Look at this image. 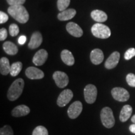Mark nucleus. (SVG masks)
Masks as SVG:
<instances>
[{
    "label": "nucleus",
    "mask_w": 135,
    "mask_h": 135,
    "mask_svg": "<svg viewBox=\"0 0 135 135\" xmlns=\"http://www.w3.org/2000/svg\"><path fill=\"white\" fill-rule=\"evenodd\" d=\"M32 135H48V131L45 126H38L34 129Z\"/></svg>",
    "instance_id": "b1692460"
},
{
    "label": "nucleus",
    "mask_w": 135,
    "mask_h": 135,
    "mask_svg": "<svg viewBox=\"0 0 135 135\" xmlns=\"http://www.w3.org/2000/svg\"><path fill=\"white\" fill-rule=\"evenodd\" d=\"M23 65L21 62L18 61L15 62L11 65V71H10V75L12 76H16L21 71Z\"/></svg>",
    "instance_id": "5701e85b"
},
{
    "label": "nucleus",
    "mask_w": 135,
    "mask_h": 135,
    "mask_svg": "<svg viewBox=\"0 0 135 135\" xmlns=\"http://www.w3.org/2000/svg\"><path fill=\"white\" fill-rule=\"evenodd\" d=\"M11 65L8 58L3 57L0 60V72L3 75H7L10 73Z\"/></svg>",
    "instance_id": "412c9836"
},
{
    "label": "nucleus",
    "mask_w": 135,
    "mask_h": 135,
    "mask_svg": "<svg viewBox=\"0 0 135 135\" xmlns=\"http://www.w3.org/2000/svg\"><path fill=\"white\" fill-rule=\"evenodd\" d=\"M0 135H13L12 128L8 125H5L0 129Z\"/></svg>",
    "instance_id": "bb28decb"
},
{
    "label": "nucleus",
    "mask_w": 135,
    "mask_h": 135,
    "mask_svg": "<svg viewBox=\"0 0 135 135\" xmlns=\"http://www.w3.org/2000/svg\"><path fill=\"white\" fill-rule=\"evenodd\" d=\"M53 79L58 86L60 88H63L66 86L69 83L68 76L65 73L62 71H56L53 75Z\"/></svg>",
    "instance_id": "0eeeda50"
},
{
    "label": "nucleus",
    "mask_w": 135,
    "mask_h": 135,
    "mask_svg": "<svg viewBox=\"0 0 135 135\" xmlns=\"http://www.w3.org/2000/svg\"><path fill=\"white\" fill-rule=\"evenodd\" d=\"M126 81L128 85L131 87H135V75L133 73H129L126 76Z\"/></svg>",
    "instance_id": "c85d7f7f"
},
{
    "label": "nucleus",
    "mask_w": 135,
    "mask_h": 135,
    "mask_svg": "<svg viewBox=\"0 0 135 135\" xmlns=\"http://www.w3.org/2000/svg\"><path fill=\"white\" fill-rule=\"evenodd\" d=\"M19 27L16 24H11L9 27V33L11 36H16L19 33Z\"/></svg>",
    "instance_id": "a878e982"
},
{
    "label": "nucleus",
    "mask_w": 135,
    "mask_h": 135,
    "mask_svg": "<svg viewBox=\"0 0 135 135\" xmlns=\"http://www.w3.org/2000/svg\"><path fill=\"white\" fill-rule=\"evenodd\" d=\"M131 121H132L134 124H135V114L134 115H133V117L131 118Z\"/></svg>",
    "instance_id": "f704fd0d"
},
{
    "label": "nucleus",
    "mask_w": 135,
    "mask_h": 135,
    "mask_svg": "<svg viewBox=\"0 0 135 135\" xmlns=\"http://www.w3.org/2000/svg\"><path fill=\"white\" fill-rule=\"evenodd\" d=\"M61 60L66 65L72 66L75 63V58L72 53L68 50H64L61 53Z\"/></svg>",
    "instance_id": "f3484780"
},
{
    "label": "nucleus",
    "mask_w": 135,
    "mask_h": 135,
    "mask_svg": "<svg viewBox=\"0 0 135 135\" xmlns=\"http://www.w3.org/2000/svg\"><path fill=\"white\" fill-rule=\"evenodd\" d=\"M26 41V37L24 36V35H22V36H21L19 38H18V43L21 45H24Z\"/></svg>",
    "instance_id": "473e14b6"
},
{
    "label": "nucleus",
    "mask_w": 135,
    "mask_h": 135,
    "mask_svg": "<svg viewBox=\"0 0 135 135\" xmlns=\"http://www.w3.org/2000/svg\"><path fill=\"white\" fill-rule=\"evenodd\" d=\"M8 36V32L5 28H1L0 30V40L3 41V40H6V38Z\"/></svg>",
    "instance_id": "7c9ffc66"
},
{
    "label": "nucleus",
    "mask_w": 135,
    "mask_h": 135,
    "mask_svg": "<svg viewBox=\"0 0 135 135\" xmlns=\"http://www.w3.org/2000/svg\"><path fill=\"white\" fill-rule=\"evenodd\" d=\"M3 50L8 55H15L18 53V49L14 43L11 41H6L3 44Z\"/></svg>",
    "instance_id": "4be33fe9"
},
{
    "label": "nucleus",
    "mask_w": 135,
    "mask_h": 135,
    "mask_svg": "<svg viewBox=\"0 0 135 135\" xmlns=\"http://www.w3.org/2000/svg\"><path fill=\"white\" fill-rule=\"evenodd\" d=\"M70 3V0H58L57 6L60 11H65L68 7Z\"/></svg>",
    "instance_id": "393cba45"
},
{
    "label": "nucleus",
    "mask_w": 135,
    "mask_h": 135,
    "mask_svg": "<svg viewBox=\"0 0 135 135\" xmlns=\"http://www.w3.org/2000/svg\"><path fill=\"white\" fill-rule=\"evenodd\" d=\"M83 110V104L80 101H75L68 109V114L71 119H75L81 114Z\"/></svg>",
    "instance_id": "1a4fd4ad"
},
{
    "label": "nucleus",
    "mask_w": 135,
    "mask_h": 135,
    "mask_svg": "<svg viewBox=\"0 0 135 135\" xmlns=\"http://www.w3.org/2000/svg\"><path fill=\"white\" fill-rule=\"evenodd\" d=\"M93 35L98 38L106 39L111 36V30L109 27L101 23H96L91 28Z\"/></svg>",
    "instance_id": "20e7f679"
},
{
    "label": "nucleus",
    "mask_w": 135,
    "mask_h": 135,
    "mask_svg": "<svg viewBox=\"0 0 135 135\" xmlns=\"http://www.w3.org/2000/svg\"><path fill=\"white\" fill-rule=\"evenodd\" d=\"M133 108L129 104L124 105L121 109L120 114H119V119L121 122H125L130 118L132 114Z\"/></svg>",
    "instance_id": "a211bd4d"
},
{
    "label": "nucleus",
    "mask_w": 135,
    "mask_h": 135,
    "mask_svg": "<svg viewBox=\"0 0 135 135\" xmlns=\"http://www.w3.org/2000/svg\"><path fill=\"white\" fill-rule=\"evenodd\" d=\"M26 0H6L8 4L10 6L13 5H18V4H24Z\"/></svg>",
    "instance_id": "c756f323"
},
{
    "label": "nucleus",
    "mask_w": 135,
    "mask_h": 135,
    "mask_svg": "<svg viewBox=\"0 0 135 135\" xmlns=\"http://www.w3.org/2000/svg\"><path fill=\"white\" fill-rule=\"evenodd\" d=\"M73 97V93L70 89H67L61 93L57 99V104L60 107L65 106L70 103Z\"/></svg>",
    "instance_id": "6e6552de"
},
{
    "label": "nucleus",
    "mask_w": 135,
    "mask_h": 135,
    "mask_svg": "<svg viewBox=\"0 0 135 135\" xmlns=\"http://www.w3.org/2000/svg\"><path fill=\"white\" fill-rule=\"evenodd\" d=\"M76 14V11L75 9H68L61 11L58 15V18L60 21H67L72 19Z\"/></svg>",
    "instance_id": "6ab92c4d"
},
{
    "label": "nucleus",
    "mask_w": 135,
    "mask_h": 135,
    "mask_svg": "<svg viewBox=\"0 0 135 135\" xmlns=\"http://www.w3.org/2000/svg\"><path fill=\"white\" fill-rule=\"evenodd\" d=\"M9 15L20 23H26L29 20V14L22 4L10 6L8 9Z\"/></svg>",
    "instance_id": "f257e3e1"
},
{
    "label": "nucleus",
    "mask_w": 135,
    "mask_h": 135,
    "mask_svg": "<svg viewBox=\"0 0 135 135\" xmlns=\"http://www.w3.org/2000/svg\"><path fill=\"white\" fill-rule=\"evenodd\" d=\"M84 97L88 103L93 104L97 97V88L93 84H88L84 89Z\"/></svg>",
    "instance_id": "39448f33"
},
{
    "label": "nucleus",
    "mask_w": 135,
    "mask_h": 135,
    "mask_svg": "<svg viewBox=\"0 0 135 135\" xmlns=\"http://www.w3.org/2000/svg\"><path fill=\"white\" fill-rule=\"evenodd\" d=\"M30 109L29 107L24 104L20 105L15 107L13 109L11 114L15 117H21V116H25L30 113Z\"/></svg>",
    "instance_id": "dca6fc26"
},
{
    "label": "nucleus",
    "mask_w": 135,
    "mask_h": 135,
    "mask_svg": "<svg viewBox=\"0 0 135 135\" xmlns=\"http://www.w3.org/2000/svg\"><path fill=\"white\" fill-rule=\"evenodd\" d=\"M8 20V16L6 13L1 11L0 12V23L3 24V23H6Z\"/></svg>",
    "instance_id": "2f4dec72"
},
{
    "label": "nucleus",
    "mask_w": 135,
    "mask_h": 135,
    "mask_svg": "<svg viewBox=\"0 0 135 135\" xmlns=\"http://www.w3.org/2000/svg\"><path fill=\"white\" fill-rule=\"evenodd\" d=\"M42 41H43V38H42L41 34L38 31L35 32L32 35L30 39L28 47L30 49H36L41 45Z\"/></svg>",
    "instance_id": "4468645a"
},
{
    "label": "nucleus",
    "mask_w": 135,
    "mask_h": 135,
    "mask_svg": "<svg viewBox=\"0 0 135 135\" xmlns=\"http://www.w3.org/2000/svg\"><path fill=\"white\" fill-rule=\"evenodd\" d=\"M48 52L44 49L36 52L33 58V62L36 66H41L46 62L48 58Z\"/></svg>",
    "instance_id": "9d476101"
},
{
    "label": "nucleus",
    "mask_w": 135,
    "mask_h": 135,
    "mask_svg": "<svg viewBox=\"0 0 135 135\" xmlns=\"http://www.w3.org/2000/svg\"><path fill=\"white\" fill-rule=\"evenodd\" d=\"M119 58H120V54L119 52H113L106 60L105 63H104L106 68L111 70V69L115 68L119 63Z\"/></svg>",
    "instance_id": "9b49d317"
},
{
    "label": "nucleus",
    "mask_w": 135,
    "mask_h": 135,
    "mask_svg": "<svg viewBox=\"0 0 135 135\" xmlns=\"http://www.w3.org/2000/svg\"><path fill=\"white\" fill-rule=\"evenodd\" d=\"M66 30L72 36L80 38L82 36L83 31L81 27L73 22H70L66 25Z\"/></svg>",
    "instance_id": "ddd939ff"
},
{
    "label": "nucleus",
    "mask_w": 135,
    "mask_h": 135,
    "mask_svg": "<svg viewBox=\"0 0 135 135\" xmlns=\"http://www.w3.org/2000/svg\"><path fill=\"white\" fill-rule=\"evenodd\" d=\"M91 16L93 20L99 23L106 21V20L108 19V16L106 14V13L98 9L93 11L91 13Z\"/></svg>",
    "instance_id": "aec40b11"
},
{
    "label": "nucleus",
    "mask_w": 135,
    "mask_h": 135,
    "mask_svg": "<svg viewBox=\"0 0 135 135\" xmlns=\"http://www.w3.org/2000/svg\"><path fill=\"white\" fill-rule=\"evenodd\" d=\"M135 56V48H131L128 49L124 53V58L126 60H129L131 59L133 57H134Z\"/></svg>",
    "instance_id": "cd10ccee"
},
{
    "label": "nucleus",
    "mask_w": 135,
    "mask_h": 135,
    "mask_svg": "<svg viewBox=\"0 0 135 135\" xmlns=\"http://www.w3.org/2000/svg\"><path fill=\"white\" fill-rule=\"evenodd\" d=\"M26 75L31 80H40L44 77V73L35 67H29L26 70Z\"/></svg>",
    "instance_id": "f8f14e48"
},
{
    "label": "nucleus",
    "mask_w": 135,
    "mask_h": 135,
    "mask_svg": "<svg viewBox=\"0 0 135 135\" xmlns=\"http://www.w3.org/2000/svg\"><path fill=\"white\" fill-rule=\"evenodd\" d=\"M111 94L113 98L120 102H125L129 98V93L126 89L123 88L116 87L111 90Z\"/></svg>",
    "instance_id": "423d86ee"
},
{
    "label": "nucleus",
    "mask_w": 135,
    "mask_h": 135,
    "mask_svg": "<svg viewBox=\"0 0 135 135\" xmlns=\"http://www.w3.org/2000/svg\"><path fill=\"white\" fill-rule=\"evenodd\" d=\"M101 120L103 125L107 128L113 127L115 124V119L112 109L109 107H104L101 111Z\"/></svg>",
    "instance_id": "7ed1b4c3"
},
{
    "label": "nucleus",
    "mask_w": 135,
    "mask_h": 135,
    "mask_svg": "<svg viewBox=\"0 0 135 135\" xmlns=\"http://www.w3.org/2000/svg\"><path fill=\"white\" fill-rule=\"evenodd\" d=\"M129 129L131 133H134V134H135V124L133 123V124H131V125L129 126Z\"/></svg>",
    "instance_id": "72a5a7b5"
},
{
    "label": "nucleus",
    "mask_w": 135,
    "mask_h": 135,
    "mask_svg": "<svg viewBox=\"0 0 135 135\" xmlns=\"http://www.w3.org/2000/svg\"><path fill=\"white\" fill-rule=\"evenodd\" d=\"M25 82L21 78H18L13 83L8 91L7 97L10 101H15L22 94L24 88Z\"/></svg>",
    "instance_id": "f03ea898"
},
{
    "label": "nucleus",
    "mask_w": 135,
    "mask_h": 135,
    "mask_svg": "<svg viewBox=\"0 0 135 135\" xmlns=\"http://www.w3.org/2000/svg\"><path fill=\"white\" fill-rule=\"evenodd\" d=\"M90 59L94 65H99L104 60L103 53L99 49H94L91 52Z\"/></svg>",
    "instance_id": "2eb2a0df"
}]
</instances>
